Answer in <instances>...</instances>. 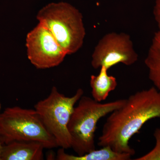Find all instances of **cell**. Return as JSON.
I'll return each mask as SVG.
<instances>
[{"instance_id": "11", "label": "cell", "mask_w": 160, "mask_h": 160, "mask_svg": "<svg viewBox=\"0 0 160 160\" xmlns=\"http://www.w3.org/2000/svg\"><path fill=\"white\" fill-rule=\"evenodd\" d=\"M145 63L149 70V79L160 92V31L154 34Z\"/></svg>"}, {"instance_id": "2", "label": "cell", "mask_w": 160, "mask_h": 160, "mask_svg": "<svg viewBox=\"0 0 160 160\" xmlns=\"http://www.w3.org/2000/svg\"><path fill=\"white\" fill-rule=\"evenodd\" d=\"M37 19L49 29L67 55L82 48L86 34L82 15L71 4L49 3L38 11Z\"/></svg>"}, {"instance_id": "7", "label": "cell", "mask_w": 160, "mask_h": 160, "mask_svg": "<svg viewBox=\"0 0 160 160\" xmlns=\"http://www.w3.org/2000/svg\"><path fill=\"white\" fill-rule=\"evenodd\" d=\"M26 46L28 59L38 69L58 66L67 55L49 29L40 23L27 33Z\"/></svg>"}, {"instance_id": "15", "label": "cell", "mask_w": 160, "mask_h": 160, "mask_svg": "<svg viewBox=\"0 0 160 160\" xmlns=\"http://www.w3.org/2000/svg\"><path fill=\"white\" fill-rule=\"evenodd\" d=\"M1 102H0V114H1Z\"/></svg>"}, {"instance_id": "1", "label": "cell", "mask_w": 160, "mask_h": 160, "mask_svg": "<svg viewBox=\"0 0 160 160\" xmlns=\"http://www.w3.org/2000/svg\"><path fill=\"white\" fill-rule=\"evenodd\" d=\"M160 118V92L155 87L137 92L122 107L110 113L99 137L98 146L133 156L129 140L149 120Z\"/></svg>"}, {"instance_id": "13", "label": "cell", "mask_w": 160, "mask_h": 160, "mask_svg": "<svg viewBox=\"0 0 160 160\" xmlns=\"http://www.w3.org/2000/svg\"><path fill=\"white\" fill-rule=\"evenodd\" d=\"M153 13L155 20L157 23L158 31L160 32V0H155Z\"/></svg>"}, {"instance_id": "8", "label": "cell", "mask_w": 160, "mask_h": 160, "mask_svg": "<svg viewBox=\"0 0 160 160\" xmlns=\"http://www.w3.org/2000/svg\"><path fill=\"white\" fill-rule=\"evenodd\" d=\"M45 147L35 142L13 141L3 145L2 160H44Z\"/></svg>"}, {"instance_id": "14", "label": "cell", "mask_w": 160, "mask_h": 160, "mask_svg": "<svg viewBox=\"0 0 160 160\" xmlns=\"http://www.w3.org/2000/svg\"><path fill=\"white\" fill-rule=\"evenodd\" d=\"M3 145L2 143L0 141V160H2L1 159V157H2V149Z\"/></svg>"}, {"instance_id": "3", "label": "cell", "mask_w": 160, "mask_h": 160, "mask_svg": "<svg viewBox=\"0 0 160 160\" xmlns=\"http://www.w3.org/2000/svg\"><path fill=\"white\" fill-rule=\"evenodd\" d=\"M126 99L102 103L92 98L82 96L74 107L68 125L71 148L77 155H82L96 149L95 133L100 119L118 109Z\"/></svg>"}, {"instance_id": "9", "label": "cell", "mask_w": 160, "mask_h": 160, "mask_svg": "<svg viewBox=\"0 0 160 160\" xmlns=\"http://www.w3.org/2000/svg\"><path fill=\"white\" fill-rule=\"evenodd\" d=\"M132 156L129 153L118 152L109 146H104L100 149H94L82 155H74L66 153L65 149L61 148L56 155L58 160H128Z\"/></svg>"}, {"instance_id": "10", "label": "cell", "mask_w": 160, "mask_h": 160, "mask_svg": "<svg viewBox=\"0 0 160 160\" xmlns=\"http://www.w3.org/2000/svg\"><path fill=\"white\" fill-rule=\"evenodd\" d=\"M98 75L91 76L90 85L92 98L97 102L105 101L111 92L114 91L118 86L116 78L108 74V69L105 66L100 68Z\"/></svg>"}, {"instance_id": "12", "label": "cell", "mask_w": 160, "mask_h": 160, "mask_svg": "<svg viewBox=\"0 0 160 160\" xmlns=\"http://www.w3.org/2000/svg\"><path fill=\"white\" fill-rule=\"evenodd\" d=\"M153 135L156 140L154 148L147 154L135 160H160V128H157L155 130Z\"/></svg>"}, {"instance_id": "6", "label": "cell", "mask_w": 160, "mask_h": 160, "mask_svg": "<svg viewBox=\"0 0 160 160\" xmlns=\"http://www.w3.org/2000/svg\"><path fill=\"white\" fill-rule=\"evenodd\" d=\"M138 58V55L129 34L111 32L105 35L95 47L91 65L94 69L105 66L109 69L119 63L131 66Z\"/></svg>"}, {"instance_id": "5", "label": "cell", "mask_w": 160, "mask_h": 160, "mask_svg": "<svg viewBox=\"0 0 160 160\" xmlns=\"http://www.w3.org/2000/svg\"><path fill=\"white\" fill-rule=\"evenodd\" d=\"M83 94V89L79 88L73 96L66 97L53 86L49 95L34 105L35 110L60 148H71L68 125L75 105Z\"/></svg>"}, {"instance_id": "4", "label": "cell", "mask_w": 160, "mask_h": 160, "mask_svg": "<svg viewBox=\"0 0 160 160\" xmlns=\"http://www.w3.org/2000/svg\"><path fill=\"white\" fill-rule=\"evenodd\" d=\"M0 141L3 145L27 141L41 143L45 149L58 147L35 109L19 106L6 108L0 114Z\"/></svg>"}]
</instances>
